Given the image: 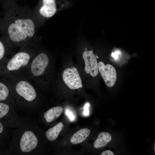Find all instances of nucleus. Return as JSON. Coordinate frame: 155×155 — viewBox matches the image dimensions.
I'll return each instance as SVG.
<instances>
[{
    "label": "nucleus",
    "mask_w": 155,
    "mask_h": 155,
    "mask_svg": "<svg viewBox=\"0 0 155 155\" xmlns=\"http://www.w3.org/2000/svg\"><path fill=\"white\" fill-rule=\"evenodd\" d=\"M98 71L107 86H114L117 79V72L114 67L108 64L105 65L102 62L98 63Z\"/></svg>",
    "instance_id": "nucleus-8"
},
{
    "label": "nucleus",
    "mask_w": 155,
    "mask_h": 155,
    "mask_svg": "<svg viewBox=\"0 0 155 155\" xmlns=\"http://www.w3.org/2000/svg\"><path fill=\"white\" fill-rule=\"evenodd\" d=\"M8 75L12 90L19 97L29 102L36 99L37 93L34 85L25 72Z\"/></svg>",
    "instance_id": "nucleus-5"
},
{
    "label": "nucleus",
    "mask_w": 155,
    "mask_h": 155,
    "mask_svg": "<svg viewBox=\"0 0 155 155\" xmlns=\"http://www.w3.org/2000/svg\"><path fill=\"white\" fill-rule=\"evenodd\" d=\"M4 13L0 20V33L11 44L16 48L40 45V27L32 8L16 3L7 5Z\"/></svg>",
    "instance_id": "nucleus-1"
},
{
    "label": "nucleus",
    "mask_w": 155,
    "mask_h": 155,
    "mask_svg": "<svg viewBox=\"0 0 155 155\" xmlns=\"http://www.w3.org/2000/svg\"><path fill=\"white\" fill-rule=\"evenodd\" d=\"M38 144V140L34 133L30 131H25L20 139V147L22 151L30 152L34 149Z\"/></svg>",
    "instance_id": "nucleus-9"
},
{
    "label": "nucleus",
    "mask_w": 155,
    "mask_h": 155,
    "mask_svg": "<svg viewBox=\"0 0 155 155\" xmlns=\"http://www.w3.org/2000/svg\"><path fill=\"white\" fill-rule=\"evenodd\" d=\"M89 106L90 104L88 102L86 103L84 107L83 114L85 116H87L89 115Z\"/></svg>",
    "instance_id": "nucleus-18"
},
{
    "label": "nucleus",
    "mask_w": 155,
    "mask_h": 155,
    "mask_svg": "<svg viewBox=\"0 0 155 155\" xmlns=\"http://www.w3.org/2000/svg\"><path fill=\"white\" fill-rule=\"evenodd\" d=\"M155 144L154 143V151H155Z\"/></svg>",
    "instance_id": "nucleus-22"
},
{
    "label": "nucleus",
    "mask_w": 155,
    "mask_h": 155,
    "mask_svg": "<svg viewBox=\"0 0 155 155\" xmlns=\"http://www.w3.org/2000/svg\"><path fill=\"white\" fill-rule=\"evenodd\" d=\"M63 127V123L59 122L55 125L48 129L46 132L47 139L50 141L55 140Z\"/></svg>",
    "instance_id": "nucleus-14"
},
{
    "label": "nucleus",
    "mask_w": 155,
    "mask_h": 155,
    "mask_svg": "<svg viewBox=\"0 0 155 155\" xmlns=\"http://www.w3.org/2000/svg\"><path fill=\"white\" fill-rule=\"evenodd\" d=\"M38 46L20 47L10 56L5 66V69L9 75L25 72Z\"/></svg>",
    "instance_id": "nucleus-4"
},
{
    "label": "nucleus",
    "mask_w": 155,
    "mask_h": 155,
    "mask_svg": "<svg viewBox=\"0 0 155 155\" xmlns=\"http://www.w3.org/2000/svg\"><path fill=\"white\" fill-rule=\"evenodd\" d=\"M90 130L87 128H83L74 133L70 139L71 143L77 144L83 142L89 135Z\"/></svg>",
    "instance_id": "nucleus-11"
},
{
    "label": "nucleus",
    "mask_w": 155,
    "mask_h": 155,
    "mask_svg": "<svg viewBox=\"0 0 155 155\" xmlns=\"http://www.w3.org/2000/svg\"><path fill=\"white\" fill-rule=\"evenodd\" d=\"M101 155H114L113 153L109 150L103 152L101 154Z\"/></svg>",
    "instance_id": "nucleus-19"
},
{
    "label": "nucleus",
    "mask_w": 155,
    "mask_h": 155,
    "mask_svg": "<svg viewBox=\"0 0 155 155\" xmlns=\"http://www.w3.org/2000/svg\"><path fill=\"white\" fill-rule=\"evenodd\" d=\"M50 61L49 54L41 49L40 45L37 47L25 72L35 85L40 86L46 83L50 69Z\"/></svg>",
    "instance_id": "nucleus-2"
},
{
    "label": "nucleus",
    "mask_w": 155,
    "mask_h": 155,
    "mask_svg": "<svg viewBox=\"0 0 155 155\" xmlns=\"http://www.w3.org/2000/svg\"><path fill=\"white\" fill-rule=\"evenodd\" d=\"M82 57L84 62L85 72L93 77L96 76L98 70L96 56L92 51L85 49L82 53Z\"/></svg>",
    "instance_id": "nucleus-7"
},
{
    "label": "nucleus",
    "mask_w": 155,
    "mask_h": 155,
    "mask_svg": "<svg viewBox=\"0 0 155 155\" xmlns=\"http://www.w3.org/2000/svg\"><path fill=\"white\" fill-rule=\"evenodd\" d=\"M66 115L68 117L71 121H73L75 119L74 115L72 111L69 110H66Z\"/></svg>",
    "instance_id": "nucleus-17"
},
{
    "label": "nucleus",
    "mask_w": 155,
    "mask_h": 155,
    "mask_svg": "<svg viewBox=\"0 0 155 155\" xmlns=\"http://www.w3.org/2000/svg\"><path fill=\"white\" fill-rule=\"evenodd\" d=\"M9 110L8 105L6 104L0 102V119L5 116Z\"/></svg>",
    "instance_id": "nucleus-16"
},
{
    "label": "nucleus",
    "mask_w": 155,
    "mask_h": 155,
    "mask_svg": "<svg viewBox=\"0 0 155 155\" xmlns=\"http://www.w3.org/2000/svg\"><path fill=\"white\" fill-rule=\"evenodd\" d=\"M2 35L0 37V61L3 59L7 53L12 55L16 51V48Z\"/></svg>",
    "instance_id": "nucleus-10"
},
{
    "label": "nucleus",
    "mask_w": 155,
    "mask_h": 155,
    "mask_svg": "<svg viewBox=\"0 0 155 155\" xmlns=\"http://www.w3.org/2000/svg\"><path fill=\"white\" fill-rule=\"evenodd\" d=\"M10 93V89L6 84L0 82V101L5 100Z\"/></svg>",
    "instance_id": "nucleus-15"
},
{
    "label": "nucleus",
    "mask_w": 155,
    "mask_h": 155,
    "mask_svg": "<svg viewBox=\"0 0 155 155\" xmlns=\"http://www.w3.org/2000/svg\"><path fill=\"white\" fill-rule=\"evenodd\" d=\"M3 126L2 123L0 122V134L3 131Z\"/></svg>",
    "instance_id": "nucleus-21"
},
{
    "label": "nucleus",
    "mask_w": 155,
    "mask_h": 155,
    "mask_svg": "<svg viewBox=\"0 0 155 155\" xmlns=\"http://www.w3.org/2000/svg\"><path fill=\"white\" fill-rule=\"evenodd\" d=\"M22 0H7V5L16 3V2L18 1Z\"/></svg>",
    "instance_id": "nucleus-20"
},
{
    "label": "nucleus",
    "mask_w": 155,
    "mask_h": 155,
    "mask_svg": "<svg viewBox=\"0 0 155 155\" xmlns=\"http://www.w3.org/2000/svg\"><path fill=\"white\" fill-rule=\"evenodd\" d=\"M62 78L65 84L71 89H78L82 86L79 73L75 67L65 69L63 73Z\"/></svg>",
    "instance_id": "nucleus-6"
},
{
    "label": "nucleus",
    "mask_w": 155,
    "mask_h": 155,
    "mask_svg": "<svg viewBox=\"0 0 155 155\" xmlns=\"http://www.w3.org/2000/svg\"><path fill=\"white\" fill-rule=\"evenodd\" d=\"M73 4L71 0H39L32 11L40 28L49 18L63 10L70 8Z\"/></svg>",
    "instance_id": "nucleus-3"
},
{
    "label": "nucleus",
    "mask_w": 155,
    "mask_h": 155,
    "mask_svg": "<svg viewBox=\"0 0 155 155\" xmlns=\"http://www.w3.org/2000/svg\"><path fill=\"white\" fill-rule=\"evenodd\" d=\"M112 140V136L109 133L102 132L98 135V137L94 143L93 146L96 149L100 148L105 146Z\"/></svg>",
    "instance_id": "nucleus-13"
},
{
    "label": "nucleus",
    "mask_w": 155,
    "mask_h": 155,
    "mask_svg": "<svg viewBox=\"0 0 155 155\" xmlns=\"http://www.w3.org/2000/svg\"><path fill=\"white\" fill-rule=\"evenodd\" d=\"M63 111L61 106L52 107L47 110L44 115V117L47 122L49 123L58 118Z\"/></svg>",
    "instance_id": "nucleus-12"
}]
</instances>
